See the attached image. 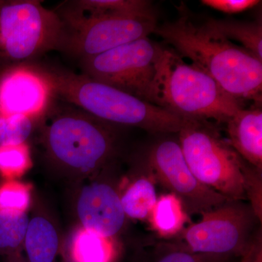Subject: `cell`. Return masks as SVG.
Segmentation results:
<instances>
[{"label": "cell", "mask_w": 262, "mask_h": 262, "mask_svg": "<svg viewBox=\"0 0 262 262\" xmlns=\"http://www.w3.org/2000/svg\"><path fill=\"white\" fill-rule=\"evenodd\" d=\"M163 48L142 38L80 61L82 73L147 101Z\"/></svg>", "instance_id": "obj_8"}, {"label": "cell", "mask_w": 262, "mask_h": 262, "mask_svg": "<svg viewBox=\"0 0 262 262\" xmlns=\"http://www.w3.org/2000/svg\"><path fill=\"white\" fill-rule=\"evenodd\" d=\"M147 101L184 120L218 123H226L244 108L209 75L166 48L157 63Z\"/></svg>", "instance_id": "obj_4"}, {"label": "cell", "mask_w": 262, "mask_h": 262, "mask_svg": "<svg viewBox=\"0 0 262 262\" xmlns=\"http://www.w3.org/2000/svg\"><path fill=\"white\" fill-rule=\"evenodd\" d=\"M113 239L81 228L71 241L67 262H113L115 258Z\"/></svg>", "instance_id": "obj_18"}, {"label": "cell", "mask_w": 262, "mask_h": 262, "mask_svg": "<svg viewBox=\"0 0 262 262\" xmlns=\"http://www.w3.org/2000/svg\"><path fill=\"white\" fill-rule=\"evenodd\" d=\"M54 101L40 121L46 156L72 175L87 177L100 171L116 155L113 125L70 103Z\"/></svg>", "instance_id": "obj_3"}, {"label": "cell", "mask_w": 262, "mask_h": 262, "mask_svg": "<svg viewBox=\"0 0 262 262\" xmlns=\"http://www.w3.org/2000/svg\"><path fill=\"white\" fill-rule=\"evenodd\" d=\"M76 210L82 228L107 238L113 239L122 230L127 217L118 193L102 182L82 188Z\"/></svg>", "instance_id": "obj_12"}, {"label": "cell", "mask_w": 262, "mask_h": 262, "mask_svg": "<svg viewBox=\"0 0 262 262\" xmlns=\"http://www.w3.org/2000/svg\"><path fill=\"white\" fill-rule=\"evenodd\" d=\"M225 124L230 146L243 159L262 172L261 108H241Z\"/></svg>", "instance_id": "obj_14"}, {"label": "cell", "mask_w": 262, "mask_h": 262, "mask_svg": "<svg viewBox=\"0 0 262 262\" xmlns=\"http://www.w3.org/2000/svg\"><path fill=\"white\" fill-rule=\"evenodd\" d=\"M63 23L38 0H0V70L60 51Z\"/></svg>", "instance_id": "obj_5"}, {"label": "cell", "mask_w": 262, "mask_h": 262, "mask_svg": "<svg viewBox=\"0 0 262 262\" xmlns=\"http://www.w3.org/2000/svg\"><path fill=\"white\" fill-rule=\"evenodd\" d=\"M258 0H202L201 3L227 14H235L255 8Z\"/></svg>", "instance_id": "obj_25"}, {"label": "cell", "mask_w": 262, "mask_h": 262, "mask_svg": "<svg viewBox=\"0 0 262 262\" xmlns=\"http://www.w3.org/2000/svg\"><path fill=\"white\" fill-rule=\"evenodd\" d=\"M64 29L74 28L90 20L120 15L142 14L153 11L146 0H74L54 10Z\"/></svg>", "instance_id": "obj_13"}, {"label": "cell", "mask_w": 262, "mask_h": 262, "mask_svg": "<svg viewBox=\"0 0 262 262\" xmlns=\"http://www.w3.org/2000/svg\"><path fill=\"white\" fill-rule=\"evenodd\" d=\"M158 26L155 10L142 14L120 15L90 20L64 29L60 51L80 61L148 37Z\"/></svg>", "instance_id": "obj_9"}, {"label": "cell", "mask_w": 262, "mask_h": 262, "mask_svg": "<svg viewBox=\"0 0 262 262\" xmlns=\"http://www.w3.org/2000/svg\"><path fill=\"white\" fill-rule=\"evenodd\" d=\"M168 248V251L156 262H230L232 256L228 255L193 253Z\"/></svg>", "instance_id": "obj_24"}, {"label": "cell", "mask_w": 262, "mask_h": 262, "mask_svg": "<svg viewBox=\"0 0 262 262\" xmlns=\"http://www.w3.org/2000/svg\"><path fill=\"white\" fill-rule=\"evenodd\" d=\"M149 220L155 232L165 239L177 237L187 224L192 223L182 201L170 192L158 198Z\"/></svg>", "instance_id": "obj_17"}, {"label": "cell", "mask_w": 262, "mask_h": 262, "mask_svg": "<svg viewBox=\"0 0 262 262\" xmlns=\"http://www.w3.org/2000/svg\"><path fill=\"white\" fill-rule=\"evenodd\" d=\"M29 163L28 150L25 144L0 146V171L7 174H18Z\"/></svg>", "instance_id": "obj_23"}, {"label": "cell", "mask_w": 262, "mask_h": 262, "mask_svg": "<svg viewBox=\"0 0 262 262\" xmlns=\"http://www.w3.org/2000/svg\"><path fill=\"white\" fill-rule=\"evenodd\" d=\"M203 27L208 32L227 40L236 41L262 61V24L261 20L244 21L211 19Z\"/></svg>", "instance_id": "obj_16"}, {"label": "cell", "mask_w": 262, "mask_h": 262, "mask_svg": "<svg viewBox=\"0 0 262 262\" xmlns=\"http://www.w3.org/2000/svg\"><path fill=\"white\" fill-rule=\"evenodd\" d=\"M251 262H262V242L261 234L256 237V247Z\"/></svg>", "instance_id": "obj_26"}, {"label": "cell", "mask_w": 262, "mask_h": 262, "mask_svg": "<svg viewBox=\"0 0 262 262\" xmlns=\"http://www.w3.org/2000/svg\"><path fill=\"white\" fill-rule=\"evenodd\" d=\"M29 222L26 212L0 211V255L20 253Z\"/></svg>", "instance_id": "obj_20"}, {"label": "cell", "mask_w": 262, "mask_h": 262, "mask_svg": "<svg viewBox=\"0 0 262 262\" xmlns=\"http://www.w3.org/2000/svg\"><path fill=\"white\" fill-rule=\"evenodd\" d=\"M0 77V115H26L41 121L55 98L34 63L4 70Z\"/></svg>", "instance_id": "obj_11"}, {"label": "cell", "mask_w": 262, "mask_h": 262, "mask_svg": "<svg viewBox=\"0 0 262 262\" xmlns=\"http://www.w3.org/2000/svg\"><path fill=\"white\" fill-rule=\"evenodd\" d=\"M201 215L200 222L188 225L173 244L164 247L243 257L252 246L253 230L259 220L251 205L227 201Z\"/></svg>", "instance_id": "obj_7"}, {"label": "cell", "mask_w": 262, "mask_h": 262, "mask_svg": "<svg viewBox=\"0 0 262 262\" xmlns=\"http://www.w3.org/2000/svg\"><path fill=\"white\" fill-rule=\"evenodd\" d=\"M53 96L113 125L139 127L151 134L179 133L184 120L84 74L35 63Z\"/></svg>", "instance_id": "obj_2"}, {"label": "cell", "mask_w": 262, "mask_h": 262, "mask_svg": "<svg viewBox=\"0 0 262 262\" xmlns=\"http://www.w3.org/2000/svg\"><path fill=\"white\" fill-rule=\"evenodd\" d=\"M5 262H27L26 258H24L20 253L18 254L10 255L5 256Z\"/></svg>", "instance_id": "obj_28"}, {"label": "cell", "mask_w": 262, "mask_h": 262, "mask_svg": "<svg viewBox=\"0 0 262 262\" xmlns=\"http://www.w3.org/2000/svg\"><path fill=\"white\" fill-rule=\"evenodd\" d=\"M256 238L253 241L252 246L248 249L247 252L242 257V261L241 262H251V258L253 257V253H254L255 247H256Z\"/></svg>", "instance_id": "obj_27"}, {"label": "cell", "mask_w": 262, "mask_h": 262, "mask_svg": "<svg viewBox=\"0 0 262 262\" xmlns=\"http://www.w3.org/2000/svg\"><path fill=\"white\" fill-rule=\"evenodd\" d=\"M24 247L27 262H56L60 241L54 225L42 215L29 220Z\"/></svg>", "instance_id": "obj_15"}, {"label": "cell", "mask_w": 262, "mask_h": 262, "mask_svg": "<svg viewBox=\"0 0 262 262\" xmlns=\"http://www.w3.org/2000/svg\"><path fill=\"white\" fill-rule=\"evenodd\" d=\"M154 33L232 97L241 102L246 100L261 103L262 61L251 52L213 35L184 13L173 21L157 26Z\"/></svg>", "instance_id": "obj_1"}, {"label": "cell", "mask_w": 262, "mask_h": 262, "mask_svg": "<svg viewBox=\"0 0 262 262\" xmlns=\"http://www.w3.org/2000/svg\"><path fill=\"white\" fill-rule=\"evenodd\" d=\"M179 144L193 175L229 201H247L245 171L249 163L207 121L184 120Z\"/></svg>", "instance_id": "obj_6"}, {"label": "cell", "mask_w": 262, "mask_h": 262, "mask_svg": "<svg viewBox=\"0 0 262 262\" xmlns=\"http://www.w3.org/2000/svg\"><path fill=\"white\" fill-rule=\"evenodd\" d=\"M150 178L139 177L120 196L123 211L129 218L142 221L149 219L158 200L154 181Z\"/></svg>", "instance_id": "obj_19"}, {"label": "cell", "mask_w": 262, "mask_h": 262, "mask_svg": "<svg viewBox=\"0 0 262 262\" xmlns=\"http://www.w3.org/2000/svg\"><path fill=\"white\" fill-rule=\"evenodd\" d=\"M30 203V193L20 184H5L0 187V211L25 212Z\"/></svg>", "instance_id": "obj_22"}, {"label": "cell", "mask_w": 262, "mask_h": 262, "mask_svg": "<svg viewBox=\"0 0 262 262\" xmlns=\"http://www.w3.org/2000/svg\"><path fill=\"white\" fill-rule=\"evenodd\" d=\"M37 122L26 115H0V146L24 144Z\"/></svg>", "instance_id": "obj_21"}, {"label": "cell", "mask_w": 262, "mask_h": 262, "mask_svg": "<svg viewBox=\"0 0 262 262\" xmlns=\"http://www.w3.org/2000/svg\"><path fill=\"white\" fill-rule=\"evenodd\" d=\"M148 166L152 178L178 196L188 215H202L229 201L193 175L177 141L155 144L148 155Z\"/></svg>", "instance_id": "obj_10"}]
</instances>
